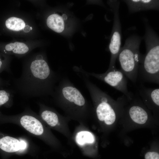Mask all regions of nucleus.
<instances>
[{
    "label": "nucleus",
    "mask_w": 159,
    "mask_h": 159,
    "mask_svg": "<svg viewBox=\"0 0 159 159\" xmlns=\"http://www.w3.org/2000/svg\"><path fill=\"white\" fill-rule=\"evenodd\" d=\"M0 50L1 53L7 55L13 54L21 55L27 53L29 49L24 43L16 42L0 46Z\"/></svg>",
    "instance_id": "f8f14e48"
},
{
    "label": "nucleus",
    "mask_w": 159,
    "mask_h": 159,
    "mask_svg": "<svg viewBox=\"0 0 159 159\" xmlns=\"http://www.w3.org/2000/svg\"><path fill=\"white\" fill-rule=\"evenodd\" d=\"M30 30H32V27H30Z\"/></svg>",
    "instance_id": "aec40b11"
},
{
    "label": "nucleus",
    "mask_w": 159,
    "mask_h": 159,
    "mask_svg": "<svg viewBox=\"0 0 159 159\" xmlns=\"http://www.w3.org/2000/svg\"><path fill=\"white\" fill-rule=\"evenodd\" d=\"M60 80L44 56L38 54L23 67L20 77L14 80L13 90L23 97L52 96Z\"/></svg>",
    "instance_id": "f257e3e1"
},
{
    "label": "nucleus",
    "mask_w": 159,
    "mask_h": 159,
    "mask_svg": "<svg viewBox=\"0 0 159 159\" xmlns=\"http://www.w3.org/2000/svg\"><path fill=\"white\" fill-rule=\"evenodd\" d=\"M0 148L9 153L22 150L21 140L9 136H5L0 139Z\"/></svg>",
    "instance_id": "ddd939ff"
},
{
    "label": "nucleus",
    "mask_w": 159,
    "mask_h": 159,
    "mask_svg": "<svg viewBox=\"0 0 159 159\" xmlns=\"http://www.w3.org/2000/svg\"><path fill=\"white\" fill-rule=\"evenodd\" d=\"M67 18V16L65 14H60L53 13L48 17L47 24L49 28L54 31L60 33L65 30Z\"/></svg>",
    "instance_id": "9b49d317"
},
{
    "label": "nucleus",
    "mask_w": 159,
    "mask_h": 159,
    "mask_svg": "<svg viewBox=\"0 0 159 159\" xmlns=\"http://www.w3.org/2000/svg\"><path fill=\"white\" fill-rule=\"evenodd\" d=\"M9 57L0 52V74L4 71L10 72L9 68Z\"/></svg>",
    "instance_id": "f3484780"
},
{
    "label": "nucleus",
    "mask_w": 159,
    "mask_h": 159,
    "mask_svg": "<svg viewBox=\"0 0 159 159\" xmlns=\"http://www.w3.org/2000/svg\"><path fill=\"white\" fill-rule=\"evenodd\" d=\"M108 4L114 14L113 25L109 46L111 57L108 69H110L116 67V61L121 48V29L119 14L120 1L110 0Z\"/></svg>",
    "instance_id": "423d86ee"
},
{
    "label": "nucleus",
    "mask_w": 159,
    "mask_h": 159,
    "mask_svg": "<svg viewBox=\"0 0 159 159\" xmlns=\"http://www.w3.org/2000/svg\"><path fill=\"white\" fill-rule=\"evenodd\" d=\"M11 118L30 133L39 137L52 146H60L58 140L42 122L39 116L29 109Z\"/></svg>",
    "instance_id": "39448f33"
},
{
    "label": "nucleus",
    "mask_w": 159,
    "mask_h": 159,
    "mask_svg": "<svg viewBox=\"0 0 159 159\" xmlns=\"http://www.w3.org/2000/svg\"><path fill=\"white\" fill-rule=\"evenodd\" d=\"M14 90L8 89H0V106L10 107L13 102Z\"/></svg>",
    "instance_id": "dca6fc26"
},
{
    "label": "nucleus",
    "mask_w": 159,
    "mask_h": 159,
    "mask_svg": "<svg viewBox=\"0 0 159 159\" xmlns=\"http://www.w3.org/2000/svg\"><path fill=\"white\" fill-rule=\"evenodd\" d=\"M74 138L83 154L86 156H91L89 148L95 142L94 135L84 126H80L76 129Z\"/></svg>",
    "instance_id": "1a4fd4ad"
},
{
    "label": "nucleus",
    "mask_w": 159,
    "mask_h": 159,
    "mask_svg": "<svg viewBox=\"0 0 159 159\" xmlns=\"http://www.w3.org/2000/svg\"><path fill=\"white\" fill-rule=\"evenodd\" d=\"M11 85L9 81L4 80L0 77V87H8Z\"/></svg>",
    "instance_id": "6ab92c4d"
},
{
    "label": "nucleus",
    "mask_w": 159,
    "mask_h": 159,
    "mask_svg": "<svg viewBox=\"0 0 159 159\" xmlns=\"http://www.w3.org/2000/svg\"><path fill=\"white\" fill-rule=\"evenodd\" d=\"M5 25L7 29L16 31L24 29L25 26V23L23 19L15 17H11L7 19Z\"/></svg>",
    "instance_id": "2eb2a0df"
},
{
    "label": "nucleus",
    "mask_w": 159,
    "mask_h": 159,
    "mask_svg": "<svg viewBox=\"0 0 159 159\" xmlns=\"http://www.w3.org/2000/svg\"><path fill=\"white\" fill-rule=\"evenodd\" d=\"M142 39V37L135 34L129 37L120 48L117 57L121 70L134 83L137 81L139 66L143 57L139 51Z\"/></svg>",
    "instance_id": "20e7f679"
},
{
    "label": "nucleus",
    "mask_w": 159,
    "mask_h": 159,
    "mask_svg": "<svg viewBox=\"0 0 159 159\" xmlns=\"http://www.w3.org/2000/svg\"><path fill=\"white\" fill-rule=\"evenodd\" d=\"M146 52L140 63L138 76L143 81L159 84V38L158 34L145 22Z\"/></svg>",
    "instance_id": "7ed1b4c3"
},
{
    "label": "nucleus",
    "mask_w": 159,
    "mask_h": 159,
    "mask_svg": "<svg viewBox=\"0 0 159 159\" xmlns=\"http://www.w3.org/2000/svg\"><path fill=\"white\" fill-rule=\"evenodd\" d=\"M39 116L42 120L49 127L62 134L69 139L72 138L68 125L67 117H65L53 108L41 103Z\"/></svg>",
    "instance_id": "0eeeda50"
},
{
    "label": "nucleus",
    "mask_w": 159,
    "mask_h": 159,
    "mask_svg": "<svg viewBox=\"0 0 159 159\" xmlns=\"http://www.w3.org/2000/svg\"><path fill=\"white\" fill-rule=\"evenodd\" d=\"M129 114L131 119L139 124H144L148 118V114L146 111L139 105L132 106L129 110Z\"/></svg>",
    "instance_id": "4468645a"
},
{
    "label": "nucleus",
    "mask_w": 159,
    "mask_h": 159,
    "mask_svg": "<svg viewBox=\"0 0 159 159\" xmlns=\"http://www.w3.org/2000/svg\"><path fill=\"white\" fill-rule=\"evenodd\" d=\"M85 72L90 77L100 80L121 92L129 100L132 99L133 95L128 91L126 77L121 70L115 67L107 69L103 73L97 74L85 71Z\"/></svg>",
    "instance_id": "6e6552de"
},
{
    "label": "nucleus",
    "mask_w": 159,
    "mask_h": 159,
    "mask_svg": "<svg viewBox=\"0 0 159 159\" xmlns=\"http://www.w3.org/2000/svg\"><path fill=\"white\" fill-rule=\"evenodd\" d=\"M52 96L69 119L82 124L87 119L90 111L88 102L67 77L60 80Z\"/></svg>",
    "instance_id": "f03ea898"
},
{
    "label": "nucleus",
    "mask_w": 159,
    "mask_h": 159,
    "mask_svg": "<svg viewBox=\"0 0 159 159\" xmlns=\"http://www.w3.org/2000/svg\"><path fill=\"white\" fill-rule=\"evenodd\" d=\"M127 5L129 12L133 13L149 10H158V0H125L122 1Z\"/></svg>",
    "instance_id": "9d476101"
},
{
    "label": "nucleus",
    "mask_w": 159,
    "mask_h": 159,
    "mask_svg": "<svg viewBox=\"0 0 159 159\" xmlns=\"http://www.w3.org/2000/svg\"><path fill=\"white\" fill-rule=\"evenodd\" d=\"M145 159H159V155L158 153L154 152H149L145 155Z\"/></svg>",
    "instance_id": "a211bd4d"
}]
</instances>
